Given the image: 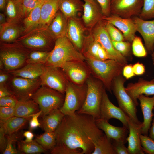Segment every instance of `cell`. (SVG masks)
Listing matches in <instances>:
<instances>
[{"label": "cell", "mask_w": 154, "mask_h": 154, "mask_svg": "<svg viewBox=\"0 0 154 154\" xmlns=\"http://www.w3.org/2000/svg\"><path fill=\"white\" fill-rule=\"evenodd\" d=\"M56 144L52 154H92L94 143L104 133L89 115H64L55 131Z\"/></svg>", "instance_id": "6da1fadb"}, {"label": "cell", "mask_w": 154, "mask_h": 154, "mask_svg": "<svg viewBox=\"0 0 154 154\" xmlns=\"http://www.w3.org/2000/svg\"><path fill=\"white\" fill-rule=\"evenodd\" d=\"M84 56L85 61L90 69L91 75L101 81L106 89L111 93L114 79L121 75L123 68L126 64L113 59L101 60Z\"/></svg>", "instance_id": "7a4b0ae2"}, {"label": "cell", "mask_w": 154, "mask_h": 154, "mask_svg": "<svg viewBox=\"0 0 154 154\" xmlns=\"http://www.w3.org/2000/svg\"><path fill=\"white\" fill-rule=\"evenodd\" d=\"M85 59L83 54L75 48L66 35L56 39L45 65L60 68L66 62Z\"/></svg>", "instance_id": "3957f363"}, {"label": "cell", "mask_w": 154, "mask_h": 154, "mask_svg": "<svg viewBox=\"0 0 154 154\" xmlns=\"http://www.w3.org/2000/svg\"><path fill=\"white\" fill-rule=\"evenodd\" d=\"M31 51L17 40L11 43L0 42V59L7 71L23 66Z\"/></svg>", "instance_id": "277c9868"}, {"label": "cell", "mask_w": 154, "mask_h": 154, "mask_svg": "<svg viewBox=\"0 0 154 154\" xmlns=\"http://www.w3.org/2000/svg\"><path fill=\"white\" fill-rule=\"evenodd\" d=\"M87 92L84 104L76 112L92 116L95 119L100 118V107L104 92L106 90L103 83L92 75L86 82Z\"/></svg>", "instance_id": "5b68a950"}, {"label": "cell", "mask_w": 154, "mask_h": 154, "mask_svg": "<svg viewBox=\"0 0 154 154\" xmlns=\"http://www.w3.org/2000/svg\"><path fill=\"white\" fill-rule=\"evenodd\" d=\"M31 51L50 52L56 40L48 32L47 27L38 26L25 33L17 40Z\"/></svg>", "instance_id": "8992f818"}, {"label": "cell", "mask_w": 154, "mask_h": 154, "mask_svg": "<svg viewBox=\"0 0 154 154\" xmlns=\"http://www.w3.org/2000/svg\"><path fill=\"white\" fill-rule=\"evenodd\" d=\"M30 98L38 105L42 112L41 116L47 115L53 110L60 109L64 100L65 94L47 86H41Z\"/></svg>", "instance_id": "52a82bcc"}, {"label": "cell", "mask_w": 154, "mask_h": 154, "mask_svg": "<svg viewBox=\"0 0 154 154\" xmlns=\"http://www.w3.org/2000/svg\"><path fill=\"white\" fill-rule=\"evenodd\" d=\"M87 92L86 83L78 85L69 81L65 91L64 103L60 110L64 115H74L83 105Z\"/></svg>", "instance_id": "ba28073f"}, {"label": "cell", "mask_w": 154, "mask_h": 154, "mask_svg": "<svg viewBox=\"0 0 154 154\" xmlns=\"http://www.w3.org/2000/svg\"><path fill=\"white\" fill-rule=\"evenodd\" d=\"M126 79L121 75L113 80L112 90L117 100L119 107L135 123H142L138 120L137 116V109L131 98L125 90L124 84Z\"/></svg>", "instance_id": "9c48e42d"}, {"label": "cell", "mask_w": 154, "mask_h": 154, "mask_svg": "<svg viewBox=\"0 0 154 154\" xmlns=\"http://www.w3.org/2000/svg\"><path fill=\"white\" fill-rule=\"evenodd\" d=\"M5 85L18 101L30 98L41 86V84L40 78L31 79L12 76Z\"/></svg>", "instance_id": "30bf717a"}, {"label": "cell", "mask_w": 154, "mask_h": 154, "mask_svg": "<svg viewBox=\"0 0 154 154\" xmlns=\"http://www.w3.org/2000/svg\"><path fill=\"white\" fill-rule=\"evenodd\" d=\"M90 33L94 39L106 50L112 59L127 64V58L117 51L113 46L103 20L99 21L91 30Z\"/></svg>", "instance_id": "8fae6325"}, {"label": "cell", "mask_w": 154, "mask_h": 154, "mask_svg": "<svg viewBox=\"0 0 154 154\" xmlns=\"http://www.w3.org/2000/svg\"><path fill=\"white\" fill-rule=\"evenodd\" d=\"M60 68L68 80L77 85L85 84L91 75L90 69L85 61L68 62Z\"/></svg>", "instance_id": "7c38bea8"}, {"label": "cell", "mask_w": 154, "mask_h": 154, "mask_svg": "<svg viewBox=\"0 0 154 154\" xmlns=\"http://www.w3.org/2000/svg\"><path fill=\"white\" fill-rule=\"evenodd\" d=\"M40 78L41 86L48 87L65 94L69 81L61 68L45 66Z\"/></svg>", "instance_id": "4fadbf2b"}, {"label": "cell", "mask_w": 154, "mask_h": 154, "mask_svg": "<svg viewBox=\"0 0 154 154\" xmlns=\"http://www.w3.org/2000/svg\"><path fill=\"white\" fill-rule=\"evenodd\" d=\"M88 30H89L85 26L82 19L78 17L68 19L66 36L75 48L82 54L88 36L86 32Z\"/></svg>", "instance_id": "5bb4252c"}, {"label": "cell", "mask_w": 154, "mask_h": 154, "mask_svg": "<svg viewBox=\"0 0 154 154\" xmlns=\"http://www.w3.org/2000/svg\"><path fill=\"white\" fill-rule=\"evenodd\" d=\"M143 4V0H111V14L123 18L138 16Z\"/></svg>", "instance_id": "9a60e30c"}, {"label": "cell", "mask_w": 154, "mask_h": 154, "mask_svg": "<svg viewBox=\"0 0 154 154\" xmlns=\"http://www.w3.org/2000/svg\"><path fill=\"white\" fill-rule=\"evenodd\" d=\"M100 118L108 121L111 119H117L121 122L123 126L129 129L127 116L120 107L116 106L110 101L106 90L101 105Z\"/></svg>", "instance_id": "2e32d148"}, {"label": "cell", "mask_w": 154, "mask_h": 154, "mask_svg": "<svg viewBox=\"0 0 154 154\" xmlns=\"http://www.w3.org/2000/svg\"><path fill=\"white\" fill-rule=\"evenodd\" d=\"M102 20L113 25L122 33L125 40L132 43L137 31L134 22L131 18H123L118 15L111 14L104 16Z\"/></svg>", "instance_id": "e0dca14e"}, {"label": "cell", "mask_w": 154, "mask_h": 154, "mask_svg": "<svg viewBox=\"0 0 154 154\" xmlns=\"http://www.w3.org/2000/svg\"><path fill=\"white\" fill-rule=\"evenodd\" d=\"M84 1L82 20L85 26L91 30L104 16L96 0H82Z\"/></svg>", "instance_id": "ac0fdd59"}, {"label": "cell", "mask_w": 154, "mask_h": 154, "mask_svg": "<svg viewBox=\"0 0 154 154\" xmlns=\"http://www.w3.org/2000/svg\"><path fill=\"white\" fill-rule=\"evenodd\" d=\"M132 17L137 31L140 33L144 40L147 50L151 54L154 44V20H144L138 16Z\"/></svg>", "instance_id": "d6986e66"}, {"label": "cell", "mask_w": 154, "mask_h": 154, "mask_svg": "<svg viewBox=\"0 0 154 154\" xmlns=\"http://www.w3.org/2000/svg\"><path fill=\"white\" fill-rule=\"evenodd\" d=\"M125 90L137 106L139 105L138 98L140 95H154V79L149 81L139 78L136 82L129 83Z\"/></svg>", "instance_id": "ffe728a7"}, {"label": "cell", "mask_w": 154, "mask_h": 154, "mask_svg": "<svg viewBox=\"0 0 154 154\" xmlns=\"http://www.w3.org/2000/svg\"><path fill=\"white\" fill-rule=\"evenodd\" d=\"M129 136L126 140L128 142V149L129 154H144L142 147L140 135L142 123L138 124L134 123L128 116Z\"/></svg>", "instance_id": "44dd1931"}, {"label": "cell", "mask_w": 154, "mask_h": 154, "mask_svg": "<svg viewBox=\"0 0 154 154\" xmlns=\"http://www.w3.org/2000/svg\"><path fill=\"white\" fill-rule=\"evenodd\" d=\"M95 122L98 127L102 130L110 139L122 141L125 143L127 142L129 131L126 127L114 126L107 121L101 118L96 119Z\"/></svg>", "instance_id": "7402d4cb"}, {"label": "cell", "mask_w": 154, "mask_h": 154, "mask_svg": "<svg viewBox=\"0 0 154 154\" xmlns=\"http://www.w3.org/2000/svg\"><path fill=\"white\" fill-rule=\"evenodd\" d=\"M138 100L140 102L143 118L141 129V134L148 135L154 116L152 111L154 107V95L152 97H149L142 94L139 96Z\"/></svg>", "instance_id": "603a6c76"}, {"label": "cell", "mask_w": 154, "mask_h": 154, "mask_svg": "<svg viewBox=\"0 0 154 154\" xmlns=\"http://www.w3.org/2000/svg\"><path fill=\"white\" fill-rule=\"evenodd\" d=\"M20 22H7L0 25V42L11 43L17 40L22 32L23 27L21 26Z\"/></svg>", "instance_id": "cb8c5ba5"}, {"label": "cell", "mask_w": 154, "mask_h": 154, "mask_svg": "<svg viewBox=\"0 0 154 154\" xmlns=\"http://www.w3.org/2000/svg\"><path fill=\"white\" fill-rule=\"evenodd\" d=\"M68 20V19L59 10L47 27L48 32L55 40L59 38L66 35Z\"/></svg>", "instance_id": "d4e9b609"}, {"label": "cell", "mask_w": 154, "mask_h": 154, "mask_svg": "<svg viewBox=\"0 0 154 154\" xmlns=\"http://www.w3.org/2000/svg\"><path fill=\"white\" fill-rule=\"evenodd\" d=\"M45 67L44 64H28L18 69L7 71L12 76L34 79L40 78Z\"/></svg>", "instance_id": "484cf974"}, {"label": "cell", "mask_w": 154, "mask_h": 154, "mask_svg": "<svg viewBox=\"0 0 154 154\" xmlns=\"http://www.w3.org/2000/svg\"><path fill=\"white\" fill-rule=\"evenodd\" d=\"M59 10L58 0H46L41 7L39 26L48 27Z\"/></svg>", "instance_id": "4316f807"}, {"label": "cell", "mask_w": 154, "mask_h": 154, "mask_svg": "<svg viewBox=\"0 0 154 154\" xmlns=\"http://www.w3.org/2000/svg\"><path fill=\"white\" fill-rule=\"evenodd\" d=\"M64 115L60 109L54 110L48 114L42 116V119L40 121V127L44 131H55Z\"/></svg>", "instance_id": "83f0119b"}, {"label": "cell", "mask_w": 154, "mask_h": 154, "mask_svg": "<svg viewBox=\"0 0 154 154\" xmlns=\"http://www.w3.org/2000/svg\"><path fill=\"white\" fill-rule=\"evenodd\" d=\"M15 116H30L40 111L38 104L31 98L18 100L15 108Z\"/></svg>", "instance_id": "f1b7e54d"}, {"label": "cell", "mask_w": 154, "mask_h": 154, "mask_svg": "<svg viewBox=\"0 0 154 154\" xmlns=\"http://www.w3.org/2000/svg\"><path fill=\"white\" fill-rule=\"evenodd\" d=\"M82 0H58L59 10L68 19L77 17L83 11Z\"/></svg>", "instance_id": "f546056e"}, {"label": "cell", "mask_w": 154, "mask_h": 154, "mask_svg": "<svg viewBox=\"0 0 154 154\" xmlns=\"http://www.w3.org/2000/svg\"><path fill=\"white\" fill-rule=\"evenodd\" d=\"M31 117V116L27 117L14 116L3 122H0V127L4 128L6 135H12L23 128Z\"/></svg>", "instance_id": "4dcf8cb0"}, {"label": "cell", "mask_w": 154, "mask_h": 154, "mask_svg": "<svg viewBox=\"0 0 154 154\" xmlns=\"http://www.w3.org/2000/svg\"><path fill=\"white\" fill-rule=\"evenodd\" d=\"M43 2L39 3L27 16L24 19L23 23L25 33L39 25L41 9Z\"/></svg>", "instance_id": "1f68e13d"}, {"label": "cell", "mask_w": 154, "mask_h": 154, "mask_svg": "<svg viewBox=\"0 0 154 154\" xmlns=\"http://www.w3.org/2000/svg\"><path fill=\"white\" fill-rule=\"evenodd\" d=\"M94 150L92 154H116L111 142L104 133L94 143Z\"/></svg>", "instance_id": "d6a6232c"}, {"label": "cell", "mask_w": 154, "mask_h": 154, "mask_svg": "<svg viewBox=\"0 0 154 154\" xmlns=\"http://www.w3.org/2000/svg\"><path fill=\"white\" fill-rule=\"evenodd\" d=\"M17 145L18 152L21 154L47 153L48 151L34 140L31 142H26L24 140H18Z\"/></svg>", "instance_id": "836d02e7"}, {"label": "cell", "mask_w": 154, "mask_h": 154, "mask_svg": "<svg viewBox=\"0 0 154 154\" xmlns=\"http://www.w3.org/2000/svg\"><path fill=\"white\" fill-rule=\"evenodd\" d=\"M34 140L46 150L50 151V152L56 144L55 132L44 131V133L41 135L36 136Z\"/></svg>", "instance_id": "e575fe53"}, {"label": "cell", "mask_w": 154, "mask_h": 154, "mask_svg": "<svg viewBox=\"0 0 154 154\" xmlns=\"http://www.w3.org/2000/svg\"><path fill=\"white\" fill-rule=\"evenodd\" d=\"M5 9L7 22H20L21 18L15 0H7Z\"/></svg>", "instance_id": "d590c367"}, {"label": "cell", "mask_w": 154, "mask_h": 154, "mask_svg": "<svg viewBox=\"0 0 154 154\" xmlns=\"http://www.w3.org/2000/svg\"><path fill=\"white\" fill-rule=\"evenodd\" d=\"M21 18L26 17L40 2L38 0H15Z\"/></svg>", "instance_id": "8d00e7d4"}, {"label": "cell", "mask_w": 154, "mask_h": 154, "mask_svg": "<svg viewBox=\"0 0 154 154\" xmlns=\"http://www.w3.org/2000/svg\"><path fill=\"white\" fill-rule=\"evenodd\" d=\"M50 52L40 50L32 51L29 54L26 64H45Z\"/></svg>", "instance_id": "74e56055"}, {"label": "cell", "mask_w": 154, "mask_h": 154, "mask_svg": "<svg viewBox=\"0 0 154 154\" xmlns=\"http://www.w3.org/2000/svg\"><path fill=\"white\" fill-rule=\"evenodd\" d=\"M143 4L138 17L145 20L154 19V0H143Z\"/></svg>", "instance_id": "f35d334b"}, {"label": "cell", "mask_w": 154, "mask_h": 154, "mask_svg": "<svg viewBox=\"0 0 154 154\" xmlns=\"http://www.w3.org/2000/svg\"><path fill=\"white\" fill-rule=\"evenodd\" d=\"M132 43L133 53L135 56L139 57H145L147 56V50L139 37L136 36Z\"/></svg>", "instance_id": "ab89813d"}, {"label": "cell", "mask_w": 154, "mask_h": 154, "mask_svg": "<svg viewBox=\"0 0 154 154\" xmlns=\"http://www.w3.org/2000/svg\"><path fill=\"white\" fill-rule=\"evenodd\" d=\"M104 21L106 29L112 41L116 42L125 41L123 35L121 31L112 24Z\"/></svg>", "instance_id": "60d3db41"}, {"label": "cell", "mask_w": 154, "mask_h": 154, "mask_svg": "<svg viewBox=\"0 0 154 154\" xmlns=\"http://www.w3.org/2000/svg\"><path fill=\"white\" fill-rule=\"evenodd\" d=\"M114 48L125 57L130 56L131 53V43L127 41L116 42L112 41Z\"/></svg>", "instance_id": "b9f144b4"}, {"label": "cell", "mask_w": 154, "mask_h": 154, "mask_svg": "<svg viewBox=\"0 0 154 154\" xmlns=\"http://www.w3.org/2000/svg\"><path fill=\"white\" fill-rule=\"evenodd\" d=\"M141 145L144 153L154 154V140L148 135L140 134Z\"/></svg>", "instance_id": "7bdbcfd3"}, {"label": "cell", "mask_w": 154, "mask_h": 154, "mask_svg": "<svg viewBox=\"0 0 154 154\" xmlns=\"http://www.w3.org/2000/svg\"><path fill=\"white\" fill-rule=\"evenodd\" d=\"M17 133L11 135H6L7 143L6 148L3 152V154H17L18 153L17 149L14 146L15 142L18 140V137Z\"/></svg>", "instance_id": "ee69618b"}, {"label": "cell", "mask_w": 154, "mask_h": 154, "mask_svg": "<svg viewBox=\"0 0 154 154\" xmlns=\"http://www.w3.org/2000/svg\"><path fill=\"white\" fill-rule=\"evenodd\" d=\"M15 107H0V122L15 116Z\"/></svg>", "instance_id": "f6af8a7d"}, {"label": "cell", "mask_w": 154, "mask_h": 154, "mask_svg": "<svg viewBox=\"0 0 154 154\" xmlns=\"http://www.w3.org/2000/svg\"><path fill=\"white\" fill-rule=\"evenodd\" d=\"M111 140L113 141L112 143L116 154H129L128 149L125 145V143L123 142Z\"/></svg>", "instance_id": "bcb514c9"}, {"label": "cell", "mask_w": 154, "mask_h": 154, "mask_svg": "<svg viewBox=\"0 0 154 154\" xmlns=\"http://www.w3.org/2000/svg\"><path fill=\"white\" fill-rule=\"evenodd\" d=\"M18 100L14 97L7 96L0 98V106L15 107Z\"/></svg>", "instance_id": "7dc6e473"}, {"label": "cell", "mask_w": 154, "mask_h": 154, "mask_svg": "<svg viewBox=\"0 0 154 154\" xmlns=\"http://www.w3.org/2000/svg\"><path fill=\"white\" fill-rule=\"evenodd\" d=\"M99 5L103 15L105 17L109 16L111 14L110 5L111 0H96Z\"/></svg>", "instance_id": "c3c4849f"}, {"label": "cell", "mask_w": 154, "mask_h": 154, "mask_svg": "<svg viewBox=\"0 0 154 154\" xmlns=\"http://www.w3.org/2000/svg\"><path fill=\"white\" fill-rule=\"evenodd\" d=\"M41 110L31 115V117L29 122V128L31 130L38 127H40L41 124L38 118L42 114Z\"/></svg>", "instance_id": "681fc988"}, {"label": "cell", "mask_w": 154, "mask_h": 154, "mask_svg": "<svg viewBox=\"0 0 154 154\" xmlns=\"http://www.w3.org/2000/svg\"><path fill=\"white\" fill-rule=\"evenodd\" d=\"M7 143V139L5 130L2 127H0V151L1 153L5 151Z\"/></svg>", "instance_id": "f907efd6"}, {"label": "cell", "mask_w": 154, "mask_h": 154, "mask_svg": "<svg viewBox=\"0 0 154 154\" xmlns=\"http://www.w3.org/2000/svg\"><path fill=\"white\" fill-rule=\"evenodd\" d=\"M122 72L123 76L127 79L135 75L133 71V65L131 64L125 65L123 68Z\"/></svg>", "instance_id": "816d5d0a"}, {"label": "cell", "mask_w": 154, "mask_h": 154, "mask_svg": "<svg viewBox=\"0 0 154 154\" xmlns=\"http://www.w3.org/2000/svg\"><path fill=\"white\" fill-rule=\"evenodd\" d=\"M133 68L134 73L136 75H142L145 72V67L144 65L139 62L133 65Z\"/></svg>", "instance_id": "f5cc1de1"}, {"label": "cell", "mask_w": 154, "mask_h": 154, "mask_svg": "<svg viewBox=\"0 0 154 154\" xmlns=\"http://www.w3.org/2000/svg\"><path fill=\"white\" fill-rule=\"evenodd\" d=\"M12 76L5 70H0V85H5Z\"/></svg>", "instance_id": "db71d44e"}, {"label": "cell", "mask_w": 154, "mask_h": 154, "mask_svg": "<svg viewBox=\"0 0 154 154\" xmlns=\"http://www.w3.org/2000/svg\"><path fill=\"white\" fill-rule=\"evenodd\" d=\"M112 59L106 50L100 45L98 53V59L105 60Z\"/></svg>", "instance_id": "11a10c76"}, {"label": "cell", "mask_w": 154, "mask_h": 154, "mask_svg": "<svg viewBox=\"0 0 154 154\" xmlns=\"http://www.w3.org/2000/svg\"><path fill=\"white\" fill-rule=\"evenodd\" d=\"M7 96H13L7 88L5 85H0V98Z\"/></svg>", "instance_id": "9f6ffc18"}, {"label": "cell", "mask_w": 154, "mask_h": 154, "mask_svg": "<svg viewBox=\"0 0 154 154\" xmlns=\"http://www.w3.org/2000/svg\"><path fill=\"white\" fill-rule=\"evenodd\" d=\"M23 135L25 138V139L24 140L25 142H31L34 141L33 139L34 135L31 130L25 131Z\"/></svg>", "instance_id": "6f0895ef"}, {"label": "cell", "mask_w": 154, "mask_h": 154, "mask_svg": "<svg viewBox=\"0 0 154 154\" xmlns=\"http://www.w3.org/2000/svg\"><path fill=\"white\" fill-rule=\"evenodd\" d=\"M149 137L154 140V119L152 125L149 130Z\"/></svg>", "instance_id": "680465c9"}, {"label": "cell", "mask_w": 154, "mask_h": 154, "mask_svg": "<svg viewBox=\"0 0 154 154\" xmlns=\"http://www.w3.org/2000/svg\"><path fill=\"white\" fill-rule=\"evenodd\" d=\"M7 22L6 21L5 15L2 13H0V25L3 24Z\"/></svg>", "instance_id": "91938a15"}, {"label": "cell", "mask_w": 154, "mask_h": 154, "mask_svg": "<svg viewBox=\"0 0 154 154\" xmlns=\"http://www.w3.org/2000/svg\"><path fill=\"white\" fill-rule=\"evenodd\" d=\"M7 0H0V9L1 10H4L5 7Z\"/></svg>", "instance_id": "94428289"}, {"label": "cell", "mask_w": 154, "mask_h": 154, "mask_svg": "<svg viewBox=\"0 0 154 154\" xmlns=\"http://www.w3.org/2000/svg\"><path fill=\"white\" fill-rule=\"evenodd\" d=\"M5 70L4 65L2 61L0 59V70Z\"/></svg>", "instance_id": "6125c7cd"}, {"label": "cell", "mask_w": 154, "mask_h": 154, "mask_svg": "<svg viewBox=\"0 0 154 154\" xmlns=\"http://www.w3.org/2000/svg\"><path fill=\"white\" fill-rule=\"evenodd\" d=\"M151 57L152 59L154 58V44L153 47V50L151 53Z\"/></svg>", "instance_id": "be15d7a7"}, {"label": "cell", "mask_w": 154, "mask_h": 154, "mask_svg": "<svg viewBox=\"0 0 154 154\" xmlns=\"http://www.w3.org/2000/svg\"><path fill=\"white\" fill-rule=\"evenodd\" d=\"M46 0H38V1L40 2H43Z\"/></svg>", "instance_id": "e7e4bbea"}, {"label": "cell", "mask_w": 154, "mask_h": 154, "mask_svg": "<svg viewBox=\"0 0 154 154\" xmlns=\"http://www.w3.org/2000/svg\"><path fill=\"white\" fill-rule=\"evenodd\" d=\"M153 63V65H154V58L152 59Z\"/></svg>", "instance_id": "03108f58"}, {"label": "cell", "mask_w": 154, "mask_h": 154, "mask_svg": "<svg viewBox=\"0 0 154 154\" xmlns=\"http://www.w3.org/2000/svg\"><path fill=\"white\" fill-rule=\"evenodd\" d=\"M153 109L154 110V107Z\"/></svg>", "instance_id": "003e7915"}]
</instances>
